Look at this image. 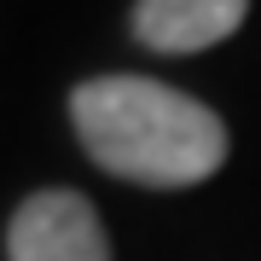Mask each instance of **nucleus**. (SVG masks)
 I'll return each mask as SVG.
<instances>
[{"mask_svg": "<svg viewBox=\"0 0 261 261\" xmlns=\"http://www.w3.org/2000/svg\"><path fill=\"white\" fill-rule=\"evenodd\" d=\"M75 140L105 174L134 186H197L226 163V128L209 105L151 75H99L70 93Z\"/></svg>", "mask_w": 261, "mask_h": 261, "instance_id": "1", "label": "nucleus"}, {"mask_svg": "<svg viewBox=\"0 0 261 261\" xmlns=\"http://www.w3.org/2000/svg\"><path fill=\"white\" fill-rule=\"evenodd\" d=\"M6 261H111V238L82 192H35L6 221Z\"/></svg>", "mask_w": 261, "mask_h": 261, "instance_id": "2", "label": "nucleus"}, {"mask_svg": "<svg viewBox=\"0 0 261 261\" xmlns=\"http://www.w3.org/2000/svg\"><path fill=\"white\" fill-rule=\"evenodd\" d=\"M250 0H140L134 35L151 53H203L244 23Z\"/></svg>", "mask_w": 261, "mask_h": 261, "instance_id": "3", "label": "nucleus"}]
</instances>
